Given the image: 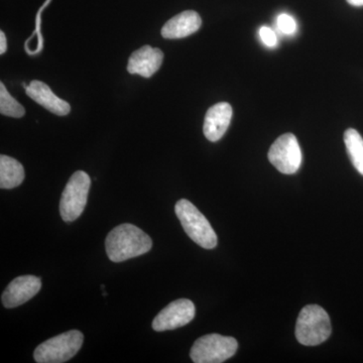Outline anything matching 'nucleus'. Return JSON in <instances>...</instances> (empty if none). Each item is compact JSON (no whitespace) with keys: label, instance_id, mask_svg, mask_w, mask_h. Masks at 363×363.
<instances>
[{"label":"nucleus","instance_id":"nucleus-1","mask_svg":"<svg viewBox=\"0 0 363 363\" xmlns=\"http://www.w3.org/2000/svg\"><path fill=\"white\" fill-rule=\"evenodd\" d=\"M152 241L147 233L133 224L124 223L116 227L105 241L107 257L113 262L140 257L152 250Z\"/></svg>","mask_w":363,"mask_h":363},{"label":"nucleus","instance_id":"nucleus-2","mask_svg":"<svg viewBox=\"0 0 363 363\" xmlns=\"http://www.w3.org/2000/svg\"><path fill=\"white\" fill-rule=\"evenodd\" d=\"M331 334L330 318L323 308L308 305L303 308L296 324V337L306 346L325 342Z\"/></svg>","mask_w":363,"mask_h":363},{"label":"nucleus","instance_id":"nucleus-3","mask_svg":"<svg viewBox=\"0 0 363 363\" xmlns=\"http://www.w3.org/2000/svg\"><path fill=\"white\" fill-rule=\"evenodd\" d=\"M175 211L184 230L199 247L212 250L217 245V235L211 224L190 201L182 199L177 202Z\"/></svg>","mask_w":363,"mask_h":363},{"label":"nucleus","instance_id":"nucleus-4","mask_svg":"<svg viewBox=\"0 0 363 363\" xmlns=\"http://www.w3.org/2000/svg\"><path fill=\"white\" fill-rule=\"evenodd\" d=\"M84 336L78 330H71L55 336L35 348L33 358L39 363L68 362L82 347Z\"/></svg>","mask_w":363,"mask_h":363},{"label":"nucleus","instance_id":"nucleus-5","mask_svg":"<svg viewBox=\"0 0 363 363\" xmlns=\"http://www.w3.org/2000/svg\"><path fill=\"white\" fill-rule=\"evenodd\" d=\"M235 338L220 334H208L195 341L190 357L195 363H221L233 357L238 351Z\"/></svg>","mask_w":363,"mask_h":363},{"label":"nucleus","instance_id":"nucleus-6","mask_svg":"<svg viewBox=\"0 0 363 363\" xmlns=\"http://www.w3.org/2000/svg\"><path fill=\"white\" fill-rule=\"evenodd\" d=\"M90 186V177L85 172L77 171L72 175L60 201V214L64 221H75L83 213Z\"/></svg>","mask_w":363,"mask_h":363},{"label":"nucleus","instance_id":"nucleus-7","mask_svg":"<svg viewBox=\"0 0 363 363\" xmlns=\"http://www.w3.org/2000/svg\"><path fill=\"white\" fill-rule=\"evenodd\" d=\"M267 157L272 166L286 175L297 173L302 164V150L293 133H285L277 138Z\"/></svg>","mask_w":363,"mask_h":363},{"label":"nucleus","instance_id":"nucleus-8","mask_svg":"<svg viewBox=\"0 0 363 363\" xmlns=\"http://www.w3.org/2000/svg\"><path fill=\"white\" fill-rule=\"evenodd\" d=\"M195 306L192 301L180 298L169 303L152 321V329L162 332L174 330L190 323L195 317Z\"/></svg>","mask_w":363,"mask_h":363},{"label":"nucleus","instance_id":"nucleus-9","mask_svg":"<svg viewBox=\"0 0 363 363\" xmlns=\"http://www.w3.org/2000/svg\"><path fill=\"white\" fill-rule=\"evenodd\" d=\"M42 288V281L35 276H21L14 279L2 294L4 307L16 308L35 297Z\"/></svg>","mask_w":363,"mask_h":363},{"label":"nucleus","instance_id":"nucleus-10","mask_svg":"<svg viewBox=\"0 0 363 363\" xmlns=\"http://www.w3.org/2000/svg\"><path fill=\"white\" fill-rule=\"evenodd\" d=\"M233 119V107L227 102H220L208 109L204 119L205 138L210 142L215 143L221 140L225 135Z\"/></svg>","mask_w":363,"mask_h":363},{"label":"nucleus","instance_id":"nucleus-11","mask_svg":"<svg viewBox=\"0 0 363 363\" xmlns=\"http://www.w3.org/2000/svg\"><path fill=\"white\" fill-rule=\"evenodd\" d=\"M164 61V52L157 48L143 45L133 52L128 60V71L130 74H138L145 78H150L161 68Z\"/></svg>","mask_w":363,"mask_h":363},{"label":"nucleus","instance_id":"nucleus-12","mask_svg":"<svg viewBox=\"0 0 363 363\" xmlns=\"http://www.w3.org/2000/svg\"><path fill=\"white\" fill-rule=\"evenodd\" d=\"M26 95L32 98L33 101L37 102L52 113L58 116H65L70 113L71 106L65 100L56 96L45 83L40 81L33 80L30 84L26 88Z\"/></svg>","mask_w":363,"mask_h":363},{"label":"nucleus","instance_id":"nucleus-13","mask_svg":"<svg viewBox=\"0 0 363 363\" xmlns=\"http://www.w3.org/2000/svg\"><path fill=\"white\" fill-rule=\"evenodd\" d=\"M201 25L199 14L194 11H186L167 21L162 26L161 33L164 39H183L197 32Z\"/></svg>","mask_w":363,"mask_h":363},{"label":"nucleus","instance_id":"nucleus-14","mask_svg":"<svg viewBox=\"0 0 363 363\" xmlns=\"http://www.w3.org/2000/svg\"><path fill=\"white\" fill-rule=\"evenodd\" d=\"M25 180V169L20 162L13 157H0V188L13 189Z\"/></svg>","mask_w":363,"mask_h":363},{"label":"nucleus","instance_id":"nucleus-15","mask_svg":"<svg viewBox=\"0 0 363 363\" xmlns=\"http://www.w3.org/2000/svg\"><path fill=\"white\" fill-rule=\"evenodd\" d=\"M344 143L350 161L358 173L363 176V138L357 130L350 128L344 133Z\"/></svg>","mask_w":363,"mask_h":363},{"label":"nucleus","instance_id":"nucleus-16","mask_svg":"<svg viewBox=\"0 0 363 363\" xmlns=\"http://www.w3.org/2000/svg\"><path fill=\"white\" fill-rule=\"evenodd\" d=\"M0 113L2 116L21 118L25 116L26 111L23 105L18 104L7 91L4 83H0Z\"/></svg>","mask_w":363,"mask_h":363},{"label":"nucleus","instance_id":"nucleus-17","mask_svg":"<svg viewBox=\"0 0 363 363\" xmlns=\"http://www.w3.org/2000/svg\"><path fill=\"white\" fill-rule=\"evenodd\" d=\"M278 26L281 32L286 33V35H293L297 30V23L292 16L286 13L279 14Z\"/></svg>","mask_w":363,"mask_h":363},{"label":"nucleus","instance_id":"nucleus-18","mask_svg":"<svg viewBox=\"0 0 363 363\" xmlns=\"http://www.w3.org/2000/svg\"><path fill=\"white\" fill-rule=\"evenodd\" d=\"M260 39L267 45V47H274L278 43V38H277L276 33L272 28L267 26H262L259 30Z\"/></svg>","mask_w":363,"mask_h":363},{"label":"nucleus","instance_id":"nucleus-19","mask_svg":"<svg viewBox=\"0 0 363 363\" xmlns=\"http://www.w3.org/2000/svg\"><path fill=\"white\" fill-rule=\"evenodd\" d=\"M40 11H42V9H40ZM40 11H39V13H38L37 28H35V32L33 33V35H35V33H37L38 38H39L40 40V49H43V45H44V43H43L42 33H40Z\"/></svg>","mask_w":363,"mask_h":363},{"label":"nucleus","instance_id":"nucleus-20","mask_svg":"<svg viewBox=\"0 0 363 363\" xmlns=\"http://www.w3.org/2000/svg\"><path fill=\"white\" fill-rule=\"evenodd\" d=\"M7 44H6V38L4 33L0 32V54L4 55V52H6Z\"/></svg>","mask_w":363,"mask_h":363},{"label":"nucleus","instance_id":"nucleus-21","mask_svg":"<svg viewBox=\"0 0 363 363\" xmlns=\"http://www.w3.org/2000/svg\"><path fill=\"white\" fill-rule=\"evenodd\" d=\"M347 2L353 6H363V0H347Z\"/></svg>","mask_w":363,"mask_h":363}]
</instances>
